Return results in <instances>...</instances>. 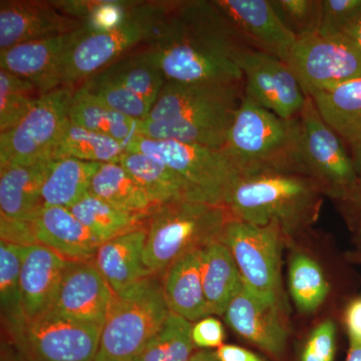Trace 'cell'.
I'll return each instance as SVG.
<instances>
[{
  "mask_svg": "<svg viewBox=\"0 0 361 361\" xmlns=\"http://www.w3.org/2000/svg\"><path fill=\"white\" fill-rule=\"evenodd\" d=\"M149 56L167 82L178 84H244L236 63L183 37L172 11L149 42Z\"/></svg>",
  "mask_w": 361,
  "mask_h": 361,
  "instance_id": "cell-8",
  "label": "cell"
},
{
  "mask_svg": "<svg viewBox=\"0 0 361 361\" xmlns=\"http://www.w3.org/2000/svg\"><path fill=\"white\" fill-rule=\"evenodd\" d=\"M220 361H265L256 353L241 346L223 344L216 350Z\"/></svg>",
  "mask_w": 361,
  "mask_h": 361,
  "instance_id": "cell-45",
  "label": "cell"
},
{
  "mask_svg": "<svg viewBox=\"0 0 361 361\" xmlns=\"http://www.w3.org/2000/svg\"><path fill=\"white\" fill-rule=\"evenodd\" d=\"M82 23L59 11L52 1L2 0L0 51L13 45L75 32Z\"/></svg>",
  "mask_w": 361,
  "mask_h": 361,
  "instance_id": "cell-18",
  "label": "cell"
},
{
  "mask_svg": "<svg viewBox=\"0 0 361 361\" xmlns=\"http://www.w3.org/2000/svg\"><path fill=\"white\" fill-rule=\"evenodd\" d=\"M75 32L23 42L0 51V68L28 80L40 94L63 85L61 63Z\"/></svg>",
  "mask_w": 361,
  "mask_h": 361,
  "instance_id": "cell-21",
  "label": "cell"
},
{
  "mask_svg": "<svg viewBox=\"0 0 361 361\" xmlns=\"http://www.w3.org/2000/svg\"><path fill=\"white\" fill-rule=\"evenodd\" d=\"M172 16L183 37L234 63L254 49L215 0L175 2Z\"/></svg>",
  "mask_w": 361,
  "mask_h": 361,
  "instance_id": "cell-16",
  "label": "cell"
},
{
  "mask_svg": "<svg viewBox=\"0 0 361 361\" xmlns=\"http://www.w3.org/2000/svg\"><path fill=\"white\" fill-rule=\"evenodd\" d=\"M114 298L115 292L94 261H68L51 311L68 319L103 327Z\"/></svg>",
  "mask_w": 361,
  "mask_h": 361,
  "instance_id": "cell-15",
  "label": "cell"
},
{
  "mask_svg": "<svg viewBox=\"0 0 361 361\" xmlns=\"http://www.w3.org/2000/svg\"><path fill=\"white\" fill-rule=\"evenodd\" d=\"M170 314L158 275L115 294L102 327L96 361H133Z\"/></svg>",
  "mask_w": 361,
  "mask_h": 361,
  "instance_id": "cell-5",
  "label": "cell"
},
{
  "mask_svg": "<svg viewBox=\"0 0 361 361\" xmlns=\"http://www.w3.org/2000/svg\"><path fill=\"white\" fill-rule=\"evenodd\" d=\"M194 323L170 312L161 329L133 361H189L195 353Z\"/></svg>",
  "mask_w": 361,
  "mask_h": 361,
  "instance_id": "cell-36",
  "label": "cell"
},
{
  "mask_svg": "<svg viewBox=\"0 0 361 361\" xmlns=\"http://www.w3.org/2000/svg\"><path fill=\"white\" fill-rule=\"evenodd\" d=\"M360 13L361 0H322V27L318 35H341Z\"/></svg>",
  "mask_w": 361,
  "mask_h": 361,
  "instance_id": "cell-42",
  "label": "cell"
},
{
  "mask_svg": "<svg viewBox=\"0 0 361 361\" xmlns=\"http://www.w3.org/2000/svg\"><path fill=\"white\" fill-rule=\"evenodd\" d=\"M341 35L348 37L361 54V13L342 30Z\"/></svg>",
  "mask_w": 361,
  "mask_h": 361,
  "instance_id": "cell-47",
  "label": "cell"
},
{
  "mask_svg": "<svg viewBox=\"0 0 361 361\" xmlns=\"http://www.w3.org/2000/svg\"><path fill=\"white\" fill-rule=\"evenodd\" d=\"M68 263L39 243L23 248L20 285L27 322L51 310Z\"/></svg>",
  "mask_w": 361,
  "mask_h": 361,
  "instance_id": "cell-22",
  "label": "cell"
},
{
  "mask_svg": "<svg viewBox=\"0 0 361 361\" xmlns=\"http://www.w3.org/2000/svg\"><path fill=\"white\" fill-rule=\"evenodd\" d=\"M37 243L70 262L94 261L101 244L65 207H44L35 221Z\"/></svg>",
  "mask_w": 361,
  "mask_h": 361,
  "instance_id": "cell-23",
  "label": "cell"
},
{
  "mask_svg": "<svg viewBox=\"0 0 361 361\" xmlns=\"http://www.w3.org/2000/svg\"><path fill=\"white\" fill-rule=\"evenodd\" d=\"M232 216L224 206L179 201L156 208L147 219L144 261L152 274H164L176 261L219 241Z\"/></svg>",
  "mask_w": 361,
  "mask_h": 361,
  "instance_id": "cell-4",
  "label": "cell"
},
{
  "mask_svg": "<svg viewBox=\"0 0 361 361\" xmlns=\"http://www.w3.org/2000/svg\"><path fill=\"white\" fill-rule=\"evenodd\" d=\"M189 361H220V360L216 355V351H213L212 349H200L193 353Z\"/></svg>",
  "mask_w": 361,
  "mask_h": 361,
  "instance_id": "cell-49",
  "label": "cell"
},
{
  "mask_svg": "<svg viewBox=\"0 0 361 361\" xmlns=\"http://www.w3.org/2000/svg\"><path fill=\"white\" fill-rule=\"evenodd\" d=\"M349 339L361 341V297L351 301L345 311Z\"/></svg>",
  "mask_w": 361,
  "mask_h": 361,
  "instance_id": "cell-46",
  "label": "cell"
},
{
  "mask_svg": "<svg viewBox=\"0 0 361 361\" xmlns=\"http://www.w3.org/2000/svg\"><path fill=\"white\" fill-rule=\"evenodd\" d=\"M102 327L49 311L28 322L13 344L21 361H96Z\"/></svg>",
  "mask_w": 361,
  "mask_h": 361,
  "instance_id": "cell-11",
  "label": "cell"
},
{
  "mask_svg": "<svg viewBox=\"0 0 361 361\" xmlns=\"http://www.w3.org/2000/svg\"><path fill=\"white\" fill-rule=\"evenodd\" d=\"M252 49L287 63L297 37L284 25L271 0H215Z\"/></svg>",
  "mask_w": 361,
  "mask_h": 361,
  "instance_id": "cell-19",
  "label": "cell"
},
{
  "mask_svg": "<svg viewBox=\"0 0 361 361\" xmlns=\"http://www.w3.org/2000/svg\"><path fill=\"white\" fill-rule=\"evenodd\" d=\"M324 193L317 180L296 173H263L241 177L226 195L234 219L289 234L316 219Z\"/></svg>",
  "mask_w": 361,
  "mask_h": 361,
  "instance_id": "cell-3",
  "label": "cell"
},
{
  "mask_svg": "<svg viewBox=\"0 0 361 361\" xmlns=\"http://www.w3.org/2000/svg\"><path fill=\"white\" fill-rule=\"evenodd\" d=\"M25 247L0 240V305L2 325L11 344L25 331L27 319L23 308L20 268Z\"/></svg>",
  "mask_w": 361,
  "mask_h": 361,
  "instance_id": "cell-31",
  "label": "cell"
},
{
  "mask_svg": "<svg viewBox=\"0 0 361 361\" xmlns=\"http://www.w3.org/2000/svg\"><path fill=\"white\" fill-rule=\"evenodd\" d=\"M42 97L32 82L0 68V133L13 128Z\"/></svg>",
  "mask_w": 361,
  "mask_h": 361,
  "instance_id": "cell-39",
  "label": "cell"
},
{
  "mask_svg": "<svg viewBox=\"0 0 361 361\" xmlns=\"http://www.w3.org/2000/svg\"><path fill=\"white\" fill-rule=\"evenodd\" d=\"M68 209L101 245L116 236L145 227L148 219L120 210L90 192Z\"/></svg>",
  "mask_w": 361,
  "mask_h": 361,
  "instance_id": "cell-33",
  "label": "cell"
},
{
  "mask_svg": "<svg viewBox=\"0 0 361 361\" xmlns=\"http://www.w3.org/2000/svg\"><path fill=\"white\" fill-rule=\"evenodd\" d=\"M126 151V147L113 137L75 125L68 118L52 155L54 159L68 157L101 164L120 163Z\"/></svg>",
  "mask_w": 361,
  "mask_h": 361,
  "instance_id": "cell-35",
  "label": "cell"
},
{
  "mask_svg": "<svg viewBox=\"0 0 361 361\" xmlns=\"http://www.w3.org/2000/svg\"><path fill=\"white\" fill-rule=\"evenodd\" d=\"M348 146L350 147V156L355 165L356 174L361 178V132L353 141L348 142Z\"/></svg>",
  "mask_w": 361,
  "mask_h": 361,
  "instance_id": "cell-48",
  "label": "cell"
},
{
  "mask_svg": "<svg viewBox=\"0 0 361 361\" xmlns=\"http://www.w3.org/2000/svg\"><path fill=\"white\" fill-rule=\"evenodd\" d=\"M1 361H21L20 356L16 353V348H2Z\"/></svg>",
  "mask_w": 361,
  "mask_h": 361,
  "instance_id": "cell-52",
  "label": "cell"
},
{
  "mask_svg": "<svg viewBox=\"0 0 361 361\" xmlns=\"http://www.w3.org/2000/svg\"><path fill=\"white\" fill-rule=\"evenodd\" d=\"M161 161L186 183L196 202L224 205L226 195L241 175L221 149L137 135L127 146Z\"/></svg>",
  "mask_w": 361,
  "mask_h": 361,
  "instance_id": "cell-7",
  "label": "cell"
},
{
  "mask_svg": "<svg viewBox=\"0 0 361 361\" xmlns=\"http://www.w3.org/2000/svg\"><path fill=\"white\" fill-rule=\"evenodd\" d=\"M271 2L280 20L297 39L319 33L322 0H271Z\"/></svg>",
  "mask_w": 361,
  "mask_h": 361,
  "instance_id": "cell-41",
  "label": "cell"
},
{
  "mask_svg": "<svg viewBox=\"0 0 361 361\" xmlns=\"http://www.w3.org/2000/svg\"><path fill=\"white\" fill-rule=\"evenodd\" d=\"M304 159L310 177L324 193L346 198L358 180L344 141L327 125L310 97L299 114Z\"/></svg>",
  "mask_w": 361,
  "mask_h": 361,
  "instance_id": "cell-12",
  "label": "cell"
},
{
  "mask_svg": "<svg viewBox=\"0 0 361 361\" xmlns=\"http://www.w3.org/2000/svg\"><path fill=\"white\" fill-rule=\"evenodd\" d=\"M68 118L75 125L113 137L126 148L137 135H141L142 121L111 110L82 85L71 97Z\"/></svg>",
  "mask_w": 361,
  "mask_h": 361,
  "instance_id": "cell-27",
  "label": "cell"
},
{
  "mask_svg": "<svg viewBox=\"0 0 361 361\" xmlns=\"http://www.w3.org/2000/svg\"><path fill=\"white\" fill-rule=\"evenodd\" d=\"M82 85L111 110L134 120L145 121L151 111L148 104L139 97L103 73H94Z\"/></svg>",
  "mask_w": 361,
  "mask_h": 361,
  "instance_id": "cell-40",
  "label": "cell"
},
{
  "mask_svg": "<svg viewBox=\"0 0 361 361\" xmlns=\"http://www.w3.org/2000/svg\"><path fill=\"white\" fill-rule=\"evenodd\" d=\"M59 11L80 20L89 32H108L120 27L139 1L61 0L52 1Z\"/></svg>",
  "mask_w": 361,
  "mask_h": 361,
  "instance_id": "cell-37",
  "label": "cell"
},
{
  "mask_svg": "<svg viewBox=\"0 0 361 361\" xmlns=\"http://www.w3.org/2000/svg\"><path fill=\"white\" fill-rule=\"evenodd\" d=\"M282 234L274 226L261 227L231 218L220 238L231 252L244 285L280 304Z\"/></svg>",
  "mask_w": 361,
  "mask_h": 361,
  "instance_id": "cell-9",
  "label": "cell"
},
{
  "mask_svg": "<svg viewBox=\"0 0 361 361\" xmlns=\"http://www.w3.org/2000/svg\"><path fill=\"white\" fill-rule=\"evenodd\" d=\"M202 281L211 313L224 315L241 288V276L231 252L216 241L200 250Z\"/></svg>",
  "mask_w": 361,
  "mask_h": 361,
  "instance_id": "cell-26",
  "label": "cell"
},
{
  "mask_svg": "<svg viewBox=\"0 0 361 361\" xmlns=\"http://www.w3.org/2000/svg\"><path fill=\"white\" fill-rule=\"evenodd\" d=\"M75 90L61 85L44 94L20 122L0 134V167L52 153L68 123Z\"/></svg>",
  "mask_w": 361,
  "mask_h": 361,
  "instance_id": "cell-10",
  "label": "cell"
},
{
  "mask_svg": "<svg viewBox=\"0 0 361 361\" xmlns=\"http://www.w3.org/2000/svg\"><path fill=\"white\" fill-rule=\"evenodd\" d=\"M336 351V323L325 320L311 332L302 349L300 361H334Z\"/></svg>",
  "mask_w": 361,
  "mask_h": 361,
  "instance_id": "cell-43",
  "label": "cell"
},
{
  "mask_svg": "<svg viewBox=\"0 0 361 361\" xmlns=\"http://www.w3.org/2000/svg\"><path fill=\"white\" fill-rule=\"evenodd\" d=\"M90 193L111 206L149 217L155 210L148 195L121 163H104L97 171L90 184Z\"/></svg>",
  "mask_w": 361,
  "mask_h": 361,
  "instance_id": "cell-32",
  "label": "cell"
},
{
  "mask_svg": "<svg viewBox=\"0 0 361 361\" xmlns=\"http://www.w3.org/2000/svg\"><path fill=\"white\" fill-rule=\"evenodd\" d=\"M101 163L75 158L54 159L42 190V205L71 208L89 193Z\"/></svg>",
  "mask_w": 361,
  "mask_h": 361,
  "instance_id": "cell-30",
  "label": "cell"
},
{
  "mask_svg": "<svg viewBox=\"0 0 361 361\" xmlns=\"http://www.w3.org/2000/svg\"><path fill=\"white\" fill-rule=\"evenodd\" d=\"M244 94V84L166 82L140 134L222 149Z\"/></svg>",
  "mask_w": 361,
  "mask_h": 361,
  "instance_id": "cell-1",
  "label": "cell"
},
{
  "mask_svg": "<svg viewBox=\"0 0 361 361\" xmlns=\"http://www.w3.org/2000/svg\"><path fill=\"white\" fill-rule=\"evenodd\" d=\"M129 90L153 108L166 80L163 73L148 51L123 56L97 71Z\"/></svg>",
  "mask_w": 361,
  "mask_h": 361,
  "instance_id": "cell-34",
  "label": "cell"
},
{
  "mask_svg": "<svg viewBox=\"0 0 361 361\" xmlns=\"http://www.w3.org/2000/svg\"><path fill=\"white\" fill-rule=\"evenodd\" d=\"M307 97L314 102L324 122L344 142L361 132V78L315 90Z\"/></svg>",
  "mask_w": 361,
  "mask_h": 361,
  "instance_id": "cell-28",
  "label": "cell"
},
{
  "mask_svg": "<svg viewBox=\"0 0 361 361\" xmlns=\"http://www.w3.org/2000/svg\"><path fill=\"white\" fill-rule=\"evenodd\" d=\"M224 316L238 336L268 355L279 357L284 353L288 332L281 316V304L258 295L243 283Z\"/></svg>",
  "mask_w": 361,
  "mask_h": 361,
  "instance_id": "cell-17",
  "label": "cell"
},
{
  "mask_svg": "<svg viewBox=\"0 0 361 361\" xmlns=\"http://www.w3.org/2000/svg\"><path fill=\"white\" fill-rule=\"evenodd\" d=\"M52 153L0 167V219L35 222L42 209V190Z\"/></svg>",
  "mask_w": 361,
  "mask_h": 361,
  "instance_id": "cell-20",
  "label": "cell"
},
{
  "mask_svg": "<svg viewBox=\"0 0 361 361\" xmlns=\"http://www.w3.org/2000/svg\"><path fill=\"white\" fill-rule=\"evenodd\" d=\"M345 361H361V341L349 339V348Z\"/></svg>",
  "mask_w": 361,
  "mask_h": 361,
  "instance_id": "cell-50",
  "label": "cell"
},
{
  "mask_svg": "<svg viewBox=\"0 0 361 361\" xmlns=\"http://www.w3.org/2000/svg\"><path fill=\"white\" fill-rule=\"evenodd\" d=\"M120 163L139 183L155 208L174 202H196L186 183L161 161L137 152L126 151Z\"/></svg>",
  "mask_w": 361,
  "mask_h": 361,
  "instance_id": "cell-29",
  "label": "cell"
},
{
  "mask_svg": "<svg viewBox=\"0 0 361 361\" xmlns=\"http://www.w3.org/2000/svg\"><path fill=\"white\" fill-rule=\"evenodd\" d=\"M289 289L299 310L312 313L329 296L330 285L319 264L304 253H296L289 267Z\"/></svg>",
  "mask_w": 361,
  "mask_h": 361,
  "instance_id": "cell-38",
  "label": "cell"
},
{
  "mask_svg": "<svg viewBox=\"0 0 361 361\" xmlns=\"http://www.w3.org/2000/svg\"><path fill=\"white\" fill-rule=\"evenodd\" d=\"M192 338L196 348L200 349L219 348L225 339V330L219 319L208 316L195 322Z\"/></svg>",
  "mask_w": 361,
  "mask_h": 361,
  "instance_id": "cell-44",
  "label": "cell"
},
{
  "mask_svg": "<svg viewBox=\"0 0 361 361\" xmlns=\"http://www.w3.org/2000/svg\"><path fill=\"white\" fill-rule=\"evenodd\" d=\"M287 65L306 96L361 78V54L342 35H315L297 39Z\"/></svg>",
  "mask_w": 361,
  "mask_h": 361,
  "instance_id": "cell-13",
  "label": "cell"
},
{
  "mask_svg": "<svg viewBox=\"0 0 361 361\" xmlns=\"http://www.w3.org/2000/svg\"><path fill=\"white\" fill-rule=\"evenodd\" d=\"M173 2H137L120 27L92 33L82 26L75 30L61 63L63 85L75 87L103 70L125 52L153 39Z\"/></svg>",
  "mask_w": 361,
  "mask_h": 361,
  "instance_id": "cell-6",
  "label": "cell"
},
{
  "mask_svg": "<svg viewBox=\"0 0 361 361\" xmlns=\"http://www.w3.org/2000/svg\"><path fill=\"white\" fill-rule=\"evenodd\" d=\"M243 73L245 94L282 118H294L302 111L306 96L285 61L251 49L237 59Z\"/></svg>",
  "mask_w": 361,
  "mask_h": 361,
  "instance_id": "cell-14",
  "label": "cell"
},
{
  "mask_svg": "<svg viewBox=\"0 0 361 361\" xmlns=\"http://www.w3.org/2000/svg\"><path fill=\"white\" fill-rule=\"evenodd\" d=\"M221 149L241 177L272 172L310 177L299 116L280 118L246 94Z\"/></svg>",
  "mask_w": 361,
  "mask_h": 361,
  "instance_id": "cell-2",
  "label": "cell"
},
{
  "mask_svg": "<svg viewBox=\"0 0 361 361\" xmlns=\"http://www.w3.org/2000/svg\"><path fill=\"white\" fill-rule=\"evenodd\" d=\"M346 199L353 202V204H355L357 210L360 211L361 215V178H358L355 186L351 190Z\"/></svg>",
  "mask_w": 361,
  "mask_h": 361,
  "instance_id": "cell-51",
  "label": "cell"
},
{
  "mask_svg": "<svg viewBox=\"0 0 361 361\" xmlns=\"http://www.w3.org/2000/svg\"><path fill=\"white\" fill-rule=\"evenodd\" d=\"M147 228H139L99 245L94 263L115 294L128 290L152 274L145 265Z\"/></svg>",
  "mask_w": 361,
  "mask_h": 361,
  "instance_id": "cell-24",
  "label": "cell"
},
{
  "mask_svg": "<svg viewBox=\"0 0 361 361\" xmlns=\"http://www.w3.org/2000/svg\"><path fill=\"white\" fill-rule=\"evenodd\" d=\"M161 285L170 312L192 323L212 314L204 293L200 250L171 265L164 272Z\"/></svg>",
  "mask_w": 361,
  "mask_h": 361,
  "instance_id": "cell-25",
  "label": "cell"
}]
</instances>
